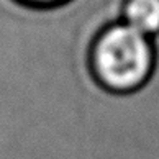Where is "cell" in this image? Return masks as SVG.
Instances as JSON below:
<instances>
[{
	"instance_id": "cell-1",
	"label": "cell",
	"mask_w": 159,
	"mask_h": 159,
	"mask_svg": "<svg viewBox=\"0 0 159 159\" xmlns=\"http://www.w3.org/2000/svg\"><path fill=\"white\" fill-rule=\"evenodd\" d=\"M89 67L107 92L133 93L149 82L156 69V46L151 36L125 21L103 26L92 39Z\"/></svg>"
},
{
	"instance_id": "cell-2",
	"label": "cell",
	"mask_w": 159,
	"mask_h": 159,
	"mask_svg": "<svg viewBox=\"0 0 159 159\" xmlns=\"http://www.w3.org/2000/svg\"><path fill=\"white\" fill-rule=\"evenodd\" d=\"M121 21L146 36L159 34V0H123Z\"/></svg>"
},
{
	"instance_id": "cell-3",
	"label": "cell",
	"mask_w": 159,
	"mask_h": 159,
	"mask_svg": "<svg viewBox=\"0 0 159 159\" xmlns=\"http://www.w3.org/2000/svg\"><path fill=\"white\" fill-rule=\"evenodd\" d=\"M16 2L31 8H54V7H61V5L69 3L70 0H16Z\"/></svg>"
}]
</instances>
